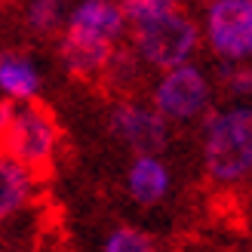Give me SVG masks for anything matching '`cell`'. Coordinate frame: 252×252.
Returning <instances> with one entry per match:
<instances>
[{
  "instance_id": "30bf717a",
  "label": "cell",
  "mask_w": 252,
  "mask_h": 252,
  "mask_svg": "<svg viewBox=\"0 0 252 252\" xmlns=\"http://www.w3.org/2000/svg\"><path fill=\"white\" fill-rule=\"evenodd\" d=\"M114 53H117V46H108V43L74 40V37H65V34L59 40V59H62V65H65V71L71 77H95V74H105Z\"/></svg>"
},
{
  "instance_id": "2e32d148",
  "label": "cell",
  "mask_w": 252,
  "mask_h": 252,
  "mask_svg": "<svg viewBox=\"0 0 252 252\" xmlns=\"http://www.w3.org/2000/svg\"><path fill=\"white\" fill-rule=\"evenodd\" d=\"M3 3H12V0H3Z\"/></svg>"
},
{
  "instance_id": "4fadbf2b",
  "label": "cell",
  "mask_w": 252,
  "mask_h": 252,
  "mask_svg": "<svg viewBox=\"0 0 252 252\" xmlns=\"http://www.w3.org/2000/svg\"><path fill=\"white\" fill-rule=\"evenodd\" d=\"M102 252H157V243H154V237L145 234L142 228L120 224V228H114L105 237Z\"/></svg>"
},
{
  "instance_id": "277c9868",
  "label": "cell",
  "mask_w": 252,
  "mask_h": 252,
  "mask_svg": "<svg viewBox=\"0 0 252 252\" xmlns=\"http://www.w3.org/2000/svg\"><path fill=\"white\" fill-rule=\"evenodd\" d=\"M151 105L169 123H191L209 114L212 83L203 68H197L194 62H185V65L163 71V77L151 93Z\"/></svg>"
},
{
  "instance_id": "6da1fadb",
  "label": "cell",
  "mask_w": 252,
  "mask_h": 252,
  "mask_svg": "<svg viewBox=\"0 0 252 252\" xmlns=\"http://www.w3.org/2000/svg\"><path fill=\"white\" fill-rule=\"evenodd\" d=\"M203 169L216 185H240L252 175V105L216 108L200 126Z\"/></svg>"
},
{
  "instance_id": "e0dca14e",
  "label": "cell",
  "mask_w": 252,
  "mask_h": 252,
  "mask_svg": "<svg viewBox=\"0 0 252 252\" xmlns=\"http://www.w3.org/2000/svg\"><path fill=\"white\" fill-rule=\"evenodd\" d=\"M209 3H212V0H209Z\"/></svg>"
},
{
  "instance_id": "7a4b0ae2",
  "label": "cell",
  "mask_w": 252,
  "mask_h": 252,
  "mask_svg": "<svg viewBox=\"0 0 252 252\" xmlns=\"http://www.w3.org/2000/svg\"><path fill=\"white\" fill-rule=\"evenodd\" d=\"M0 126H3L6 154L22 160L34 172L46 169L53 163L56 145H59V129H56V120L37 102H9V98H3Z\"/></svg>"
},
{
  "instance_id": "ba28073f",
  "label": "cell",
  "mask_w": 252,
  "mask_h": 252,
  "mask_svg": "<svg viewBox=\"0 0 252 252\" xmlns=\"http://www.w3.org/2000/svg\"><path fill=\"white\" fill-rule=\"evenodd\" d=\"M169 188L172 175L160 154H135V160L126 169V191L138 206H157L160 200H166Z\"/></svg>"
},
{
  "instance_id": "8992f818",
  "label": "cell",
  "mask_w": 252,
  "mask_h": 252,
  "mask_svg": "<svg viewBox=\"0 0 252 252\" xmlns=\"http://www.w3.org/2000/svg\"><path fill=\"white\" fill-rule=\"evenodd\" d=\"M108 126L111 135L132 154H163L169 145V120L145 102H117L111 108Z\"/></svg>"
},
{
  "instance_id": "7c38bea8",
  "label": "cell",
  "mask_w": 252,
  "mask_h": 252,
  "mask_svg": "<svg viewBox=\"0 0 252 252\" xmlns=\"http://www.w3.org/2000/svg\"><path fill=\"white\" fill-rule=\"evenodd\" d=\"M74 3L77 0H28L25 12H22V22L37 37H53L68 22Z\"/></svg>"
},
{
  "instance_id": "9a60e30c",
  "label": "cell",
  "mask_w": 252,
  "mask_h": 252,
  "mask_svg": "<svg viewBox=\"0 0 252 252\" xmlns=\"http://www.w3.org/2000/svg\"><path fill=\"white\" fill-rule=\"evenodd\" d=\"M219 80L234 98L252 95V65L246 62H219Z\"/></svg>"
},
{
  "instance_id": "5b68a950",
  "label": "cell",
  "mask_w": 252,
  "mask_h": 252,
  "mask_svg": "<svg viewBox=\"0 0 252 252\" xmlns=\"http://www.w3.org/2000/svg\"><path fill=\"white\" fill-rule=\"evenodd\" d=\"M206 46L219 62L252 59V0H212L203 19Z\"/></svg>"
},
{
  "instance_id": "5bb4252c",
  "label": "cell",
  "mask_w": 252,
  "mask_h": 252,
  "mask_svg": "<svg viewBox=\"0 0 252 252\" xmlns=\"http://www.w3.org/2000/svg\"><path fill=\"white\" fill-rule=\"evenodd\" d=\"M120 3H123L126 19H129L132 28L142 22H151V19H160V16H169V12L182 9V0H120Z\"/></svg>"
},
{
  "instance_id": "3957f363",
  "label": "cell",
  "mask_w": 252,
  "mask_h": 252,
  "mask_svg": "<svg viewBox=\"0 0 252 252\" xmlns=\"http://www.w3.org/2000/svg\"><path fill=\"white\" fill-rule=\"evenodd\" d=\"M197 46H200V25L182 9L132 28V49L148 68L157 71H169L175 65L191 62Z\"/></svg>"
},
{
  "instance_id": "52a82bcc",
  "label": "cell",
  "mask_w": 252,
  "mask_h": 252,
  "mask_svg": "<svg viewBox=\"0 0 252 252\" xmlns=\"http://www.w3.org/2000/svg\"><path fill=\"white\" fill-rule=\"evenodd\" d=\"M126 28H129V19L120 0H77L62 34L74 40L117 46Z\"/></svg>"
},
{
  "instance_id": "9c48e42d",
  "label": "cell",
  "mask_w": 252,
  "mask_h": 252,
  "mask_svg": "<svg viewBox=\"0 0 252 252\" xmlns=\"http://www.w3.org/2000/svg\"><path fill=\"white\" fill-rule=\"evenodd\" d=\"M43 90V74L37 62L25 53H6L0 56V93L9 102H34Z\"/></svg>"
},
{
  "instance_id": "8fae6325",
  "label": "cell",
  "mask_w": 252,
  "mask_h": 252,
  "mask_svg": "<svg viewBox=\"0 0 252 252\" xmlns=\"http://www.w3.org/2000/svg\"><path fill=\"white\" fill-rule=\"evenodd\" d=\"M34 194V169L25 166L12 154H3L0 160V216L9 219L28 206Z\"/></svg>"
}]
</instances>
